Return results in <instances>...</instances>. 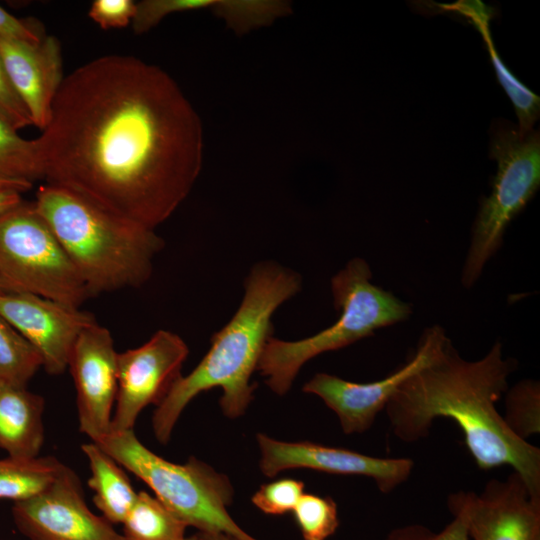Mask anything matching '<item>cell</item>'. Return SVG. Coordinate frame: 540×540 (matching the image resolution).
I'll use <instances>...</instances> for the list:
<instances>
[{
	"instance_id": "obj_1",
	"label": "cell",
	"mask_w": 540,
	"mask_h": 540,
	"mask_svg": "<svg viewBox=\"0 0 540 540\" xmlns=\"http://www.w3.org/2000/svg\"><path fill=\"white\" fill-rule=\"evenodd\" d=\"M37 141L46 183L153 230L202 166L195 109L164 70L129 55L101 56L65 76Z\"/></svg>"
},
{
	"instance_id": "obj_23",
	"label": "cell",
	"mask_w": 540,
	"mask_h": 540,
	"mask_svg": "<svg viewBox=\"0 0 540 540\" xmlns=\"http://www.w3.org/2000/svg\"><path fill=\"white\" fill-rule=\"evenodd\" d=\"M41 367L38 352L0 315V380L27 387Z\"/></svg>"
},
{
	"instance_id": "obj_9",
	"label": "cell",
	"mask_w": 540,
	"mask_h": 540,
	"mask_svg": "<svg viewBox=\"0 0 540 540\" xmlns=\"http://www.w3.org/2000/svg\"><path fill=\"white\" fill-rule=\"evenodd\" d=\"M448 340L441 326H429L421 334L412 356L386 377L357 383L317 373L305 383L303 391L323 400L336 414L345 434L363 433L371 428L400 386L435 359Z\"/></svg>"
},
{
	"instance_id": "obj_31",
	"label": "cell",
	"mask_w": 540,
	"mask_h": 540,
	"mask_svg": "<svg viewBox=\"0 0 540 540\" xmlns=\"http://www.w3.org/2000/svg\"><path fill=\"white\" fill-rule=\"evenodd\" d=\"M135 9L132 0H95L88 14L103 29L123 28L131 23Z\"/></svg>"
},
{
	"instance_id": "obj_20",
	"label": "cell",
	"mask_w": 540,
	"mask_h": 540,
	"mask_svg": "<svg viewBox=\"0 0 540 540\" xmlns=\"http://www.w3.org/2000/svg\"><path fill=\"white\" fill-rule=\"evenodd\" d=\"M63 467L53 456L0 459V499L18 502L36 496L55 481Z\"/></svg>"
},
{
	"instance_id": "obj_37",
	"label": "cell",
	"mask_w": 540,
	"mask_h": 540,
	"mask_svg": "<svg viewBox=\"0 0 540 540\" xmlns=\"http://www.w3.org/2000/svg\"><path fill=\"white\" fill-rule=\"evenodd\" d=\"M185 540H197V537H196V535H193L191 537H186Z\"/></svg>"
},
{
	"instance_id": "obj_22",
	"label": "cell",
	"mask_w": 540,
	"mask_h": 540,
	"mask_svg": "<svg viewBox=\"0 0 540 540\" xmlns=\"http://www.w3.org/2000/svg\"><path fill=\"white\" fill-rule=\"evenodd\" d=\"M17 131L0 118V179L30 183L44 180L37 138H22Z\"/></svg>"
},
{
	"instance_id": "obj_17",
	"label": "cell",
	"mask_w": 540,
	"mask_h": 540,
	"mask_svg": "<svg viewBox=\"0 0 540 540\" xmlns=\"http://www.w3.org/2000/svg\"><path fill=\"white\" fill-rule=\"evenodd\" d=\"M44 398L0 380V449L9 457L39 456L44 442Z\"/></svg>"
},
{
	"instance_id": "obj_5",
	"label": "cell",
	"mask_w": 540,
	"mask_h": 540,
	"mask_svg": "<svg viewBox=\"0 0 540 540\" xmlns=\"http://www.w3.org/2000/svg\"><path fill=\"white\" fill-rule=\"evenodd\" d=\"M366 260L351 259L331 279L333 303L339 316L324 330L296 341L273 336L261 354L257 371L276 394H286L301 367L314 357L367 338L378 329L409 319L412 306L371 282Z\"/></svg>"
},
{
	"instance_id": "obj_21",
	"label": "cell",
	"mask_w": 540,
	"mask_h": 540,
	"mask_svg": "<svg viewBox=\"0 0 540 540\" xmlns=\"http://www.w3.org/2000/svg\"><path fill=\"white\" fill-rule=\"evenodd\" d=\"M122 525L127 540H185L188 527L160 500L145 491L137 492Z\"/></svg>"
},
{
	"instance_id": "obj_24",
	"label": "cell",
	"mask_w": 540,
	"mask_h": 540,
	"mask_svg": "<svg viewBox=\"0 0 540 540\" xmlns=\"http://www.w3.org/2000/svg\"><path fill=\"white\" fill-rule=\"evenodd\" d=\"M503 419L514 435L528 441L540 433V382L524 379L505 392Z\"/></svg>"
},
{
	"instance_id": "obj_6",
	"label": "cell",
	"mask_w": 540,
	"mask_h": 540,
	"mask_svg": "<svg viewBox=\"0 0 540 540\" xmlns=\"http://www.w3.org/2000/svg\"><path fill=\"white\" fill-rule=\"evenodd\" d=\"M94 443L143 481L187 526L235 540H259L230 516L233 487L227 476L208 464L193 456L183 464L170 462L142 444L133 429L111 430Z\"/></svg>"
},
{
	"instance_id": "obj_8",
	"label": "cell",
	"mask_w": 540,
	"mask_h": 540,
	"mask_svg": "<svg viewBox=\"0 0 540 540\" xmlns=\"http://www.w3.org/2000/svg\"><path fill=\"white\" fill-rule=\"evenodd\" d=\"M0 280L6 292L38 295L80 307L88 289L34 203L0 215Z\"/></svg>"
},
{
	"instance_id": "obj_3",
	"label": "cell",
	"mask_w": 540,
	"mask_h": 540,
	"mask_svg": "<svg viewBox=\"0 0 540 540\" xmlns=\"http://www.w3.org/2000/svg\"><path fill=\"white\" fill-rule=\"evenodd\" d=\"M243 299L232 318L211 338L199 364L181 376L156 406L152 427L166 444L185 407L198 394L222 389L219 404L225 416H242L253 400L251 376L273 334L272 316L301 289V277L274 261L257 263L245 279Z\"/></svg>"
},
{
	"instance_id": "obj_14",
	"label": "cell",
	"mask_w": 540,
	"mask_h": 540,
	"mask_svg": "<svg viewBox=\"0 0 540 540\" xmlns=\"http://www.w3.org/2000/svg\"><path fill=\"white\" fill-rule=\"evenodd\" d=\"M0 315L33 346L50 375L65 372L80 333L96 322L79 307L19 292L0 294Z\"/></svg>"
},
{
	"instance_id": "obj_10",
	"label": "cell",
	"mask_w": 540,
	"mask_h": 540,
	"mask_svg": "<svg viewBox=\"0 0 540 540\" xmlns=\"http://www.w3.org/2000/svg\"><path fill=\"white\" fill-rule=\"evenodd\" d=\"M188 354L185 341L168 330H158L141 346L118 352V386L110 431L133 429L147 406H158L182 376Z\"/></svg>"
},
{
	"instance_id": "obj_16",
	"label": "cell",
	"mask_w": 540,
	"mask_h": 540,
	"mask_svg": "<svg viewBox=\"0 0 540 540\" xmlns=\"http://www.w3.org/2000/svg\"><path fill=\"white\" fill-rule=\"evenodd\" d=\"M0 56L32 124L42 131L65 77L60 42L51 35L39 42L0 37Z\"/></svg>"
},
{
	"instance_id": "obj_18",
	"label": "cell",
	"mask_w": 540,
	"mask_h": 540,
	"mask_svg": "<svg viewBox=\"0 0 540 540\" xmlns=\"http://www.w3.org/2000/svg\"><path fill=\"white\" fill-rule=\"evenodd\" d=\"M81 449L89 463L88 486L95 506L108 522L122 524L137 497L126 471L94 442L83 444Z\"/></svg>"
},
{
	"instance_id": "obj_33",
	"label": "cell",
	"mask_w": 540,
	"mask_h": 540,
	"mask_svg": "<svg viewBox=\"0 0 540 540\" xmlns=\"http://www.w3.org/2000/svg\"><path fill=\"white\" fill-rule=\"evenodd\" d=\"M23 200L21 194L13 191H0V215L15 207Z\"/></svg>"
},
{
	"instance_id": "obj_32",
	"label": "cell",
	"mask_w": 540,
	"mask_h": 540,
	"mask_svg": "<svg viewBox=\"0 0 540 540\" xmlns=\"http://www.w3.org/2000/svg\"><path fill=\"white\" fill-rule=\"evenodd\" d=\"M0 37L39 42L44 36L35 25L13 16L0 6Z\"/></svg>"
},
{
	"instance_id": "obj_38",
	"label": "cell",
	"mask_w": 540,
	"mask_h": 540,
	"mask_svg": "<svg viewBox=\"0 0 540 540\" xmlns=\"http://www.w3.org/2000/svg\"><path fill=\"white\" fill-rule=\"evenodd\" d=\"M535 540H540V536H539V537H537V538H536Z\"/></svg>"
},
{
	"instance_id": "obj_11",
	"label": "cell",
	"mask_w": 540,
	"mask_h": 540,
	"mask_svg": "<svg viewBox=\"0 0 540 540\" xmlns=\"http://www.w3.org/2000/svg\"><path fill=\"white\" fill-rule=\"evenodd\" d=\"M12 515L30 540H127L89 509L77 474L66 465L45 490L14 502Z\"/></svg>"
},
{
	"instance_id": "obj_28",
	"label": "cell",
	"mask_w": 540,
	"mask_h": 540,
	"mask_svg": "<svg viewBox=\"0 0 540 540\" xmlns=\"http://www.w3.org/2000/svg\"><path fill=\"white\" fill-rule=\"evenodd\" d=\"M214 4L215 0H143L136 3L131 26L136 34H142L170 14L212 9Z\"/></svg>"
},
{
	"instance_id": "obj_4",
	"label": "cell",
	"mask_w": 540,
	"mask_h": 540,
	"mask_svg": "<svg viewBox=\"0 0 540 540\" xmlns=\"http://www.w3.org/2000/svg\"><path fill=\"white\" fill-rule=\"evenodd\" d=\"M83 279L90 297L139 287L164 247L155 230L45 183L33 202Z\"/></svg>"
},
{
	"instance_id": "obj_26",
	"label": "cell",
	"mask_w": 540,
	"mask_h": 540,
	"mask_svg": "<svg viewBox=\"0 0 540 540\" xmlns=\"http://www.w3.org/2000/svg\"><path fill=\"white\" fill-rule=\"evenodd\" d=\"M237 33L270 24L285 15L289 6L279 1L216 0L212 9Z\"/></svg>"
},
{
	"instance_id": "obj_29",
	"label": "cell",
	"mask_w": 540,
	"mask_h": 540,
	"mask_svg": "<svg viewBox=\"0 0 540 540\" xmlns=\"http://www.w3.org/2000/svg\"><path fill=\"white\" fill-rule=\"evenodd\" d=\"M452 516L453 519L439 532L422 524H407L393 528L384 540H470L464 517L458 513Z\"/></svg>"
},
{
	"instance_id": "obj_36",
	"label": "cell",
	"mask_w": 540,
	"mask_h": 540,
	"mask_svg": "<svg viewBox=\"0 0 540 540\" xmlns=\"http://www.w3.org/2000/svg\"><path fill=\"white\" fill-rule=\"evenodd\" d=\"M4 292H6V291H5L4 286H3V284H2V282L0 280V294H2Z\"/></svg>"
},
{
	"instance_id": "obj_2",
	"label": "cell",
	"mask_w": 540,
	"mask_h": 540,
	"mask_svg": "<svg viewBox=\"0 0 540 540\" xmlns=\"http://www.w3.org/2000/svg\"><path fill=\"white\" fill-rule=\"evenodd\" d=\"M518 362L495 342L480 359H464L450 338L428 365L407 379L385 412L392 433L406 443L426 438L434 421L448 418L463 433L477 467L510 466L540 499V449L512 433L496 404L505 394Z\"/></svg>"
},
{
	"instance_id": "obj_34",
	"label": "cell",
	"mask_w": 540,
	"mask_h": 540,
	"mask_svg": "<svg viewBox=\"0 0 540 540\" xmlns=\"http://www.w3.org/2000/svg\"><path fill=\"white\" fill-rule=\"evenodd\" d=\"M32 187L33 183L30 182L0 179V191H13L21 194L29 191Z\"/></svg>"
},
{
	"instance_id": "obj_35",
	"label": "cell",
	"mask_w": 540,
	"mask_h": 540,
	"mask_svg": "<svg viewBox=\"0 0 540 540\" xmlns=\"http://www.w3.org/2000/svg\"><path fill=\"white\" fill-rule=\"evenodd\" d=\"M197 540H235L225 534L221 533H209V532H199L195 534Z\"/></svg>"
},
{
	"instance_id": "obj_12",
	"label": "cell",
	"mask_w": 540,
	"mask_h": 540,
	"mask_svg": "<svg viewBox=\"0 0 540 540\" xmlns=\"http://www.w3.org/2000/svg\"><path fill=\"white\" fill-rule=\"evenodd\" d=\"M451 514H461L470 540H535L540 536V499L516 472L491 479L480 493L458 491L447 497Z\"/></svg>"
},
{
	"instance_id": "obj_15",
	"label": "cell",
	"mask_w": 540,
	"mask_h": 540,
	"mask_svg": "<svg viewBox=\"0 0 540 540\" xmlns=\"http://www.w3.org/2000/svg\"><path fill=\"white\" fill-rule=\"evenodd\" d=\"M117 354L110 331L86 327L72 349L68 368L75 390L79 429L97 442L111 429L117 395Z\"/></svg>"
},
{
	"instance_id": "obj_25",
	"label": "cell",
	"mask_w": 540,
	"mask_h": 540,
	"mask_svg": "<svg viewBox=\"0 0 540 540\" xmlns=\"http://www.w3.org/2000/svg\"><path fill=\"white\" fill-rule=\"evenodd\" d=\"M292 513L303 540H326L339 527L337 504L330 496L304 492Z\"/></svg>"
},
{
	"instance_id": "obj_7",
	"label": "cell",
	"mask_w": 540,
	"mask_h": 540,
	"mask_svg": "<svg viewBox=\"0 0 540 540\" xmlns=\"http://www.w3.org/2000/svg\"><path fill=\"white\" fill-rule=\"evenodd\" d=\"M489 157L497 162L491 192L482 197L474 220L461 283L471 288L498 252L510 222L540 186V134L521 132L509 123L493 125Z\"/></svg>"
},
{
	"instance_id": "obj_13",
	"label": "cell",
	"mask_w": 540,
	"mask_h": 540,
	"mask_svg": "<svg viewBox=\"0 0 540 540\" xmlns=\"http://www.w3.org/2000/svg\"><path fill=\"white\" fill-rule=\"evenodd\" d=\"M256 439L260 450L259 466L267 477L293 468L358 475L371 478L381 493L389 494L409 479L415 465L407 457H374L309 441H280L263 433H258Z\"/></svg>"
},
{
	"instance_id": "obj_30",
	"label": "cell",
	"mask_w": 540,
	"mask_h": 540,
	"mask_svg": "<svg viewBox=\"0 0 540 540\" xmlns=\"http://www.w3.org/2000/svg\"><path fill=\"white\" fill-rule=\"evenodd\" d=\"M0 118L14 129L33 125L30 115L15 91L0 56Z\"/></svg>"
},
{
	"instance_id": "obj_27",
	"label": "cell",
	"mask_w": 540,
	"mask_h": 540,
	"mask_svg": "<svg viewBox=\"0 0 540 540\" xmlns=\"http://www.w3.org/2000/svg\"><path fill=\"white\" fill-rule=\"evenodd\" d=\"M304 488L302 481L283 478L261 485L251 500L265 514L283 515L293 511Z\"/></svg>"
},
{
	"instance_id": "obj_19",
	"label": "cell",
	"mask_w": 540,
	"mask_h": 540,
	"mask_svg": "<svg viewBox=\"0 0 540 540\" xmlns=\"http://www.w3.org/2000/svg\"><path fill=\"white\" fill-rule=\"evenodd\" d=\"M454 11L467 17L482 35L497 79L513 103L518 129L522 132L533 130L540 115V98L510 72L497 53L489 29L488 8L479 1H461L455 4Z\"/></svg>"
}]
</instances>
